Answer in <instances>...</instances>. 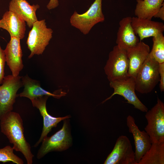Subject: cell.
<instances>
[{
  "mask_svg": "<svg viewBox=\"0 0 164 164\" xmlns=\"http://www.w3.org/2000/svg\"><path fill=\"white\" fill-rule=\"evenodd\" d=\"M0 125L1 132L13 144V149L21 152L27 163L32 164L34 156L24 137L23 121L19 114L12 111L9 112L0 120Z\"/></svg>",
  "mask_w": 164,
  "mask_h": 164,
  "instance_id": "1",
  "label": "cell"
},
{
  "mask_svg": "<svg viewBox=\"0 0 164 164\" xmlns=\"http://www.w3.org/2000/svg\"><path fill=\"white\" fill-rule=\"evenodd\" d=\"M159 63L149 54L135 77V90L144 94L153 90L160 80Z\"/></svg>",
  "mask_w": 164,
  "mask_h": 164,
  "instance_id": "2",
  "label": "cell"
},
{
  "mask_svg": "<svg viewBox=\"0 0 164 164\" xmlns=\"http://www.w3.org/2000/svg\"><path fill=\"white\" fill-rule=\"evenodd\" d=\"M102 2V0H95L88 10L82 14L75 11L70 18L71 25L84 34H88L94 26L104 21Z\"/></svg>",
  "mask_w": 164,
  "mask_h": 164,
  "instance_id": "3",
  "label": "cell"
},
{
  "mask_svg": "<svg viewBox=\"0 0 164 164\" xmlns=\"http://www.w3.org/2000/svg\"><path fill=\"white\" fill-rule=\"evenodd\" d=\"M53 33V30L47 27L45 19L37 20L34 23L26 41L30 51L29 58L35 55L43 54L52 37Z\"/></svg>",
  "mask_w": 164,
  "mask_h": 164,
  "instance_id": "4",
  "label": "cell"
},
{
  "mask_svg": "<svg viewBox=\"0 0 164 164\" xmlns=\"http://www.w3.org/2000/svg\"><path fill=\"white\" fill-rule=\"evenodd\" d=\"M146 112L147 124L145 131L149 135L152 143L164 142V104L157 97L156 104Z\"/></svg>",
  "mask_w": 164,
  "mask_h": 164,
  "instance_id": "5",
  "label": "cell"
},
{
  "mask_svg": "<svg viewBox=\"0 0 164 164\" xmlns=\"http://www.w3.org/2000/svg\"><path fill=\"white\" fill-rule=\"evenodd\" d=\"M129 60L126 50L116 45L109 53L104 67L109 81L122 78L128 76Z\"/></svg>",
  "mask_w": 164,
  "mask_h": 164,
  "instance_id": "6",
  "label": "cell"
},
{
  "mask_svg": "<svg viewBox=\"0 0 164 164\" xmlns=\"http://www.w3.org/2000/svg\"><path fill=\"white\" fill-rule=\"evenodd\" d=\"M22 78L12 75L4 77L0 86V120L12 110L17 91L23 86Z\"/></svg>",
  "mask_w": 164,
  "mask_h": 164,
  "instance_id": "7",
  "label": "cell"
},
{
  "mask_svg": "<svg viewBox=\"0 0 164 164\" xmlns=\"http://www.w3.org/2000/svg\"><path fill=\"white\" fill-rule=\"evenodd\" d=\"M110 85L114 90L113 94L103 101V103L115 95L123 97L127 103L133 105L134 108L143 112L148 111L147 107L138 98L135 92V78L128 76L126 77L110 82Z\"/></svg>",
  "mask_w": 164,
  "mask_h": 164,
  "instance_id": "8",
  "label": "cell"
},
{
  "mask_svg": "<svg viewBox=\"0 0 164 164\" xmlns=\"http://www.w3.org/2000/svg\"><path fill=\"white\" fill-rule=\"evenodd\" d=\"M71 141L68 125L65 121L61 129L51 136L46 137L43 139L37 153V158L41 159L50 152L65 150L70 146Z\"/></svg>",
  "mask_w": 164,
  "mask_h": 164,
  "instance_id": "9",
  "label": "cell"
},
{
  "mask_svg": "<svg viewBox=\"0 0 164 164\" xmlns=\"http://www.w3.org/2000/svg\"><path fill=\"white\" fill-rule=\"evenodd\" d=\"M104 164H138L130 140L125 135L117 139L113 149Z\"/></svg>",
  "mask_w": 164,
  "mask_h": 164,
  "instance_id": "10",
  "label": "cell"
},
{
  "mask_svg": "<svg viewBox=\"0 0 164 164\" xmlns=\"http://www.w3.org/2000/svg\"><path fill=\"white\" fill-rule=\"evenodd\" d=\"M126 125L129 132L133 136L135 147V159L138 163L149 149L152 143L149 135L145 131L139 129L132 116L129 115L127 116Z\"/></svg>",
  "mask_w": 164,
  "mask_h": 164,
  "instance_id": "11",
  "label": "cell"
},
{
  "mask_svg": "<svg viewBox=\"0 0 164 164\" xmlns=\"http://www.w3.org/2000/svg\"><path fill=\"white\" fill-rule=\"evenodd\" d=\"M49 96H44L35 98L31 100L32 106L37 108L43 118V125L41 136L39 140L34 145L37 147L47 137L52 128L56 126L57 124L62 120L69 118L67 116L63 117H55L49 114L47 111L46 104Z\"/></svg>",
  "mask_w": 164,
  "mask_h": 164,
  "instance_id": "12",
  "label": "cell"
},
{
  "mask_svg": "<svg viewBox=\"0 0 164 164\" xmlns=\"http://www.w3.org/2000/svg\"><path fill=\"white\" fill-rule=\"evenodd\" d=\"M20 40L16 38L11 37L4 50L6 62L14 77L19 75L23 68Z\"/></svg>",
  "mask_w": 164,
  "mask_h": 164,
  "instance_id": "13",
  "label": "cell"
},
{
  "mask_svg": "<svg viewBox=\"0 0 164 164\" xmlns=\"http://www.w3.org/2000/svg\"><path fill=\"white\" fill-rule=\"evenodd\" d=\"M131 25L135 34L138 36L140 41L145 38L155 36L164 31L163 23L137 17L132 18Z\"/></svg>",
  "mask_w": 164,
  "mask_h": 164,
  "instance_id": "14",
  "label": "cell"
},
{
  "mask_svg": "<svg viewBox=\"0 0 164 164\" xmlns=\"http://www.w3.org/2000/svg\"><path fill=\"white\" fill-rule=\"evenodd\" d=\"M126 51L129 60L128 76L135 78L138 70L149 56L150 47L147 44L140 41Z\"/></svg>",
  "mask_w": 164,
  "mask_h": 164,
  "instance_id": "15",
  "label": "cell"
},
{
  "mask_svg": "<svg viewBox=\"0 0 164 164\" xmlns=\"http://www.w3.org/2000/svg\"><path fill=\"white\" fill-rule=\"evenodd\" d=\"M22 81L24 88L23 91L19 94L20 97H25L30 100L44 96H52L59 98L64 95L65 93L60 90L56 91L53 93L46 91L40 86L38 80L30 78L27 75L22 77Z\"/></svg>",
  "mask_w": 164,
  "mask_h": 164,
  "instance_id": "16",
  "label": "cell"
},
{
  "mask_svg": "<svg viewBox=\"0 0 164 164\" xmlns=\"http://www.w3.org/2000/svg\"><path fill=\"white\" fill-rule=\"evenodd\" d=\"M132 18L127 17L123 18L119 22L117 35V45L127 50L135 46L139 42L131 25Z\"/></svg>",
  "mask_w": 164,
  "mask_h": 164,
  "instance_id": "17",
  "label": "cell"
},
{
  "mask_svg": "<svg viewBox=\"0 0 164 164\" xmlns=\"http://www.w3.org/2000/svg\"><path fill=\"white\" fill-rule=\"evenodd\" d=\"M0 28L7 30L11 37L23 39L26 31L25 22L13 12L9 11L4 14L0 20Z\"/></svg>",
  "mask_w": 164,
  "mask_h": 164,
  "instance_id": "18",
  "label": "cell"
},
{
  "mask_svg": "<svg viewBox=\"0 0 164 164\" xmlns=\"http://www.w3.org/2000/svg\"><path fill=\"white\" fill-rule=\"evenodd\" d=\"M38 4L31 5L26 0H11L9 10L17 15L27 23L29 28L38 20L36 12L39 8Z\"/></svg>",
  "mask_w": 164,
  "mask_h": 164,
  "instance_id": "19",
  "label": "cell"
},
{
  "mask_svg": "<svg viewBox=\"0 0 164 164\" xmlns=\"http://www.w3.org/2000/svg\"><path fill=\"white\" fill-rule=\"evenodd\" d=\"M135 10L136 17L151 19L164 4V0H136Z\"/></svg>",
  "mask_w": 164,
  "mask_h": 164,
  "instance_id": "20",
  "label": "cell"
},
{
  "mask_svg": "<svg viewBox=\"0 0 164 164\" xmlns=\"http://www.w3.org/2000/svg\"><path fill=\"white\" fill-rule=\"evenodd\" d=\"M164 142L153 143L138 164H164Z\"/></svg>",
  "mask_w": 164,
  "mask_h": 164,
  "instance_id": "21",
  "label": "cell"
},
{
  "mask_svg": "<svg viewBox=\"0 0 164 164\" xmlns=\"http://www.w3.org/2000/svg\"><path fill=\"white\" fill-rule=\"evenodd\" d=\"M153 46L149 55L159 63H164V36L163 33L152 38Z\"/></svg>",
  "mask_w": 164,
  "mask_h": 164,
  "instance_id": "22",
  "label": "cell"
},
{
  "mask_svg": "<svg viewBox=\"0 0 164 164\" xmlns=\"http://www.w3.org/2000/svg\"><path fill=\"white\" fill-rule=\"evenodd\" d=\"M12 147L9 145L0 149V162L3 163L12 162L17 164H23V160L14 154Z\"/></svg>",
  "mask_w": 164,
  "mask_h": 164,
  "instance_id": "23",
  "label": "cell"
},
{
  "mask_svg": "<svg viewBox=\"0 0 164 164\" xmlns=\"http://www.w3.org/2000/svg\"><path fill=\"white\" fill-rule=\"evenodd\" d=\"M5 62L4 51L2 49L0 44V84H2L5 77L4 69Z\"/></svg>",
  "mask_w": 164,
  "mask_h": 164,
  "instance_id": "24",
  "label": "cell"
},
{
  "mask_svg": "<svg viewBox=\"0 0 164 164\" xmlns=\"http://www.w3.org/2000/svg\"><path fill=\"white\" fill-rule=\"evenodd\" d=\"M159 71L160 76L159 88L162 92L164 91V63H159Z\"/></svg>",
  "mask_w": 164,
  "mask_h": 164,
  "instance_id": "25",
  "label": "cell"
},
{
  "mask_svg": "<svg viewBox=\"0 0 164 164\" xmlns=\"http://www.w3.org/2000/svg\"><path fill=\"white\" fill-rule=\"evenodd\" d=\"M59 4L58 0H50L46 7L48 9L51 10L57 7Z\"/></svg>",
  "mask_w": 164,
  "mask_h": 164,
  "instance_id": "26",
  "label": "cell"
},
{
  "mask_svg": "<svg viewBox=\"0 0 164 164\" xmlns=\"http://www.w3.org/2000/svg\"><path fill=\"white\" fill-rule=\"evenodd\" d=\"M154 17L159 18L163 21L164 20V4L161 7Z\"/></svg>",
  "mask_w": 164,
  "mask_h": 164,
  "instance_id": "27",
  "label": "cell"
},
{
  "mask_svg": "<svg viewBox=\"0 0 164 164\" xmlns=\"http://www.w3.org/2000/svg\"></svg>",
  "mask_w": 164,
  "mask_h": 164,
  "instance_id": "28",
  "label": "cell"
}]
</instances>
